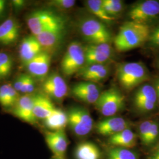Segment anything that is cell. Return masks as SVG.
<instances>
[{
	"mask_svg": "<svg viewBox=\"0 0 159 159\" xmlns=\"http://www.w3.org/2000/svg\"><path fill=\"white\" fill-rule=\"evenodd\" d=\"M108 142L114 147L130 148L136 144V136L129 128L108 138Z\"/></svg>",
	"mask_w": 159,
	"mask_h": 159,
	"instance_id": "22",
	"label": "cell"
},
{
	"mask_svg": "<svg viewBox=\"0 0 159 159\" xmlns=\"http://www.w3.org/2000/svg\"><path fill=\"white\" fill-rule=\"evenodd\" d=\"M25 1L23 0H14L12 1V4L14 9L17 10H20L23 8L25 4Z\"/></svg>",
	"mask_w": 159,
	"mask_h": 159,
	"instance_id": "36",
	"label": "cell"
},
{
	"mask_svg": "<svg viewBox=\"0 0 159 159\" xmlns=\"http://www.w3.org/2000/svg\"><path fill=\"white\" fill-rule=\"evenodd\" d=\"M75 2L74 0H52L48 2V4L59 10H67L73 8Z\"/></svg>",
	"mask_w": 159,
	"mask_h": 159,
	"instance_id": "30",
	"label": "cell"
},
{
	"mask_svg": "<svg viewBox=\"0 0 159 159\" xmlns=\"http://www.w3.org/2000/svg\"><path fill=\"white\" fill-rule=\"evenodd\" d=\"M133 105L141 114L152 112L159 106L157 93L152 83L146 82L137 88L133 96Z\"/></svg>",
	"mask_w": 159,
	"mask_h": 159,
	"instance_id": "8",
	"label": "cell"
},
{
	"mask_svg": "<svg viewBox=\"0 0 159 159\" xmlns=\"http://www.w3.org/2000/svg\"><path fill=\"white\" fill-rule=\"evenodd\" d=\"M159 16V1L144 0L138 1L131 6L128 12L130 21L147 24Z\"/></svg>",
	"mask_w": 159,
	"mask_h": 159,
	"instance_id": "7",
	"label": "cell"
},
{
	"mask_svg": "<svg viewBox=\"0 0 159 159\" xmlns=\"http://www.w3.org/2000/svg\"><path fill=\"white\" fill-rule=\"evenodd\" d=\"M0 103L5 108H11L6 89V84L0 85Z\"/></svg>",
	"mask_w": 159,
	"mask_h": 159,
	"instance_id": "34",
	"label": "cell"
},
{
	"mask_svg": "<svg viewBox=\"0 0 159 159\" xmlns=\"http://www.w3.org/2000/svg\"><path fill=\"white\" fill-rule=\"evenodd\" d=\"M60 159V158H58V157H56V159Z\"/></svg>",
	"mask_w": 159,
	"mask_h": 159,
	"instance_id": "41",
	"label": "cell"
},
{
	"mask_svg": "<svg viewBox=\"0 0 159 159\" xmlns=\"http://www.w3.org/2000/svg\"><path fill=\"white\" fill-rule=\"evenodd\" d=\"M75 155L77 159H99L100 152L94 144L84 142L77 147Z\"/></svg>",
	"mask_w": 159,
	"mask_h": 159,
	"instance_id": "25",
	"label": "cell"
},
{
	"mask_svg": "<svg viewBox=\"0 0 159 159\" xmlns=\"http://www.w3.org/2000/svg\"><path fill=\"white\" fill-rule=\"evenodd\" d=\"M7 8V2L6 1L0 0V20L2 18L6 12Z\"/></svg>",
	"mask_w": 159,
	"mask_h": 159,
	"instance_id": "38",
	"label": "cell"
},
{
	"mask_svg": "<svg viewBox=\"0 0 159 159\" xmlns=\"http://www.w3.org/2000/svg\"><path fill=\"white\" fill-rule=\"evenodd\" d=\"M43 94L57 101H61L68 93V86L63 77L57 73L48 75L41 84Z\"/></svg>",
	"mask_w": 159,
	"mask_h": 159,
	"instance_id": "10",
	"label": "cell"
},
{
	"mask_svg": "<svg viewBox=\"0 0 159 159\" xmlns=\"http://www.w3.org/2000/svg\"><path fill=\"white\" fill-rule=\"evenodd\" d=\"M35 89V82L34 79L30 75L27 74L25 81L23 86V89L20 93L24 94H33Z\"/></svg>",
	"mask_w": 159,
	"mask_h": 159,
	"instance_id": "33",
	"label": "cell"
},
{
	"mask_svg": "<svg viewBox=\"0 0 159 159\" xmlns=\"http://www.w3.org/2000/svg\"><path fill=\"white\" fill-rule=\"evenodd\" d=\"M155 66H156V67L159 70V55L157 56V57H156V58Z\"/></svg>",
	"mask_w": 159,
	"mask_h": 159,
	"instance_id": "40",
	"label": "cell"
},
{
	"mask_svg": "<svg viewBox=\"0 0 159 159\" xmlns=\"http://www.w3.org/2000/svg\"><path fill=\"white\" fill-rule=\"evenodd\" d=\"M116 78L123 90L130 91L148 82L150 79V74L143 63L125 62L117 66Z\"/></svg>",
	"mask_w": 159,
	"mask_h": 159,
	"instance_id": "2",
	"label": "cell"
},
{
	"mask_svg": "<svg viewBox=\"0 0 159 159\" xmlns=\"http://www.w3.org/2000/svg\"><path fill=\"white\" fill-rule=\"evenodd\" d=\"M85 4L89 12L105 24H111L116 20V18L109 16L106 11L102 0H88L85 1Z\"/></svg>",
	"mask_w": 159,
	"mask_h": 159,
	"instance_id": "24",
	"label": "cell"
},
{
	"mask_svg": "<svg viewBox=\"0 0 159 159\" xmlns=\"http://www.w3.org/2000/svg\"><path fill=\"white\" fill-rule=\"evenodd\" d=\"M107 159H138V157L129 148L114 147L107 151Z\"/></svg>",
	"mask_w": 159,
	"mask_h": 159,
	"instance_id": "27",
	"label": "cell"
},
{
	"mask_svg": "<svg viewBox=\"0 0 159 159\" xmlns=\"http://www.w3.org/2000/svg\"><path fill=\"white\" fill-rule=\"evenodd\" d=\"M35 97V94L34 93L24 94L20 97L15 106L12 109L13 114L27 123L35 125L37 120L33 111Z\"/></svg>",
	"mask_w": 159,
	"mask_h": 159,
	"instance_id": "13",
	"label": "cell"
},
{
	"mask_svg": "<svg viewBox=\"0 0 159 159\" xmlns=\"http://www.w3.org/2000/svg\"><path fill=\"white\" fill-rule=\"evenodd\" d=\"M26 75L27 74H22L18 75L14 83L13 87L19 93H21L23 89V86L25 81Z\"/></svg>",
	"mask_w": 159,
	"mask_h": 159,
	"instance_id": "35",
	"label": "cell"
},
{
	"mask_svg": "<svg viewBox=\"0 0 159 159\" xmlns=\"http://www.w3.org/2000/svg\"><path fill=\"white\" fill-rule=\"evenodd\" d=\"M110 68L107 64H90L85 66L77 73L83 81L98 83L108 77Z\"/></svg>",
	"mask_w": 159,
	"mask_h": 159,
	"instance_id": "20",
	"label": "cell"
},
{
	"mask_svg": "<svg viewBox=\"0 0 159 159\" xmlns=\"http://www.w3.org/2000/svg\"><path fill=\"white\" fill-rule=\"evenodd\" d=\"M43 51L36 37L32 34L25 37L21 41L19 48V56L23 64H25Z\"/></svg>",
	"mask_w": 159,
	"mask_h": 159,
	"instance_id": "19",
	"label": "cell"
},
{
	"mask_svg": "<svg viewBox=\"0 0 159 159\" xmlns=\"http://www.w3.org/2000/svg\"><path fill=\"white\" fill-rule=\"evenodd\" d=\"M80 31L89 44L109 43L111 34L106 24L97 18L84 20L80 25Z\"/></svg>",
	"mask_w": 159,
	"mask_h": 159,
	"instance_id": "5",
	"label": "cell"
},
{
	"mask_svg": "<svg viewBox=\"0 0 159 159\" xmlns=\"http://www.w3.org/2000/svg\"><path fill=\"white\" fill-rule=\"evenodd\" d=\"M60 65L65 76L77 74L85 66L84 47L79 41L71 42L68 45Z\"/></svg>",
	"mask_w": 159,
	"mask_h": 159,
	"instance_id": "3",
	"label": "cell"
},
{
	"mask_svg": "<svg viewBox=\"0 0 159 159\" xmlns=\"http://www.w3.org/2000/svg\"><path fill=\"white\" fill-rule=\"evenodd\" d=\"M154 87V89L157 93V100H158V104L159 106V76H156L152 83Z\"/></svg>",
	"mask_w": 159,
	"mask_h": 159,
	"instance_id": "37",
	"label": "cell"
},
{
	"mask_svg": "<svg viewBox=\"0 0 159 159\" xmlns=\"http://www.w3.org/2000/svg\"><path fill=\"white\" fill-rule=\"evenodd\" d=\"M152 50H159V23L151 29L148 41L145 44Z\"/></svg>",
	"mask_w": 159,
	"mask_h": 159,
	"instance_id": "29",
	"label": "cell"
},
{
	"mask_svg": "<svg viewBox=\"0 0 159 159\" xmlns=\"http://www.w3.org/2000/svg\"><path fill=\"white\" fill-rule=\"evenodd\" d=\"M85 65L106 64L112 56V48L109 43L89 44L84 47Z\"/></svg>",
	"mask_w": 159,
	"mask_h": 159,
	"instance_id": "11",
	"label": "cell"
},
{
	"mask_svg": "<svg viewBox=\"0 0 159 159\" xmlns=\"http://www.w3.org/2000/svg\"><path fill=\"white\" fill-rule=\"evenodd\" d=\"M153 120H148L143 121L139 125V135L142 141V142L144 144L148 137V132L150 129L151 125Z\"/></svg>",
	"mask_w": 159,
	"mask_h": 159,
	"instance_id": "32",
	"label": "cell"
},
{
	"mask_svg": "<svg viewBox=\"0 0 159 159\" xmlns=\"http://www.w3.org/2000/svg\"><path fill=\"white\" fill-rule=\"evenodd\" d=\"M64 26H60L44 31L35 35L43 50L51 54L55 51L63 40L64 35Z\"/></svg>",
	"mask_w": 159,
	"mask_h": 159,
	"instance_id": "15",
	"label": "cell"
},
{
	"mask_svg": "<svg viewBox=\"0 0 159 159\" xmlns=\"http://www.w3.org/2000/svg\"><path fill=\"white\" fill-rule=\"evenodd\" d=\"M27 24L32 34L37 35L49 29L64 25L63 19L48 10H37L29 15Z\"/></svg>",
	"mask_w": 159,
	"mask_h": 159,
	"instance_id": "6",
	"label": "cell"
},
{
	"mask_svg": "<svg viewBox=\"0 0 159 159\" xmlns=\"http://www.w3.org/2000/svg\"><path fill=\"white\" fill-rule=\"evenodd\" d=\"M13 66L11 56L4 52H0V80L7 79L10 76Z\"/></svg>",
	"mask_w": 159,
	"mask_h": 159,
	"instance_id": "26",
	"label": "cell"
},
{
	"mask_svg": "<svg viewBox=\"0 0 159 159\" xmlns=\"http://www.w3.org/2000/svg\"><path fill=\"white\" fill-rule=\"evenodd\" d=\"M46 142L56 157L64 159L68 146V140L64 130L47 132Z\"/></svg>",
	"mask_w": 159,
	"mask_h": 159,
	"instance_id": "18",
	"label": "cell"
},
{
	"mask_svg": "<svg viewBox=\"0 0 159 159\" xmlns=\"http://www.w3.org/2000/svg\"><path fill=\"white\" fill-rule=\"evenodd\" d=\"M129 124L125 119L120 117H109L102 120L96 125L97 132L101 136H113L128 129Z\"/></svg>",
	"mask_w": 159,
	"mask_h": 159,
	"instance_id": "16",
	"label": "cell"
},
{
	"mask_svg": "<svg viewBox=\"0 0 159 159\" xmlns=\"http://www.w3.org/2000/svg\"><path fill=\"white\" fill-rule=\"evenodd\" d=\"M151 28L150 25L131 21L124 23L116 36L114 43L119 52L130 51L145 45L148 41Z\"/></svg>",
	"mask_w": 159,
	"mask_h": 159,
	"instance_id": "1",
	"label": "cell"
},
{
	"mask_svg": "<svg viewBox=\"0 0 159 159\" xmlns=\"http://www.w3.org/2000/svg\"><path fill=\"white\" fill-rule=\"evenodd\" d=\"M56 109L49 97L44 94H35L33 111L37 119H46Z\"/></svg>",
	"mask_w": 159,
	"mask_h": 159,
	"instance_id": "21",
	"label": "cell"
},
{
	"mask_svg": "<svg viewBox=\"0 0 159 159\" xmlns=\"http://www.w3.org/2000/svg\"><path fill=\"white\" fill-rule=\"evenodd\" d=\"M148 159H159V144L149 156Z\"/></svg>",
	"mask_w": 159,
	"mask_h": 159,
	"instance_id": "39",
	"label": "cell"
},
{
	"mask_svg": "<svg viewBox=\"0 0 159 159\" xmlns=\"http://www.w3.org/2000/svg\"><path fill=\"white\" fill-rule=\"evenodd\" d=\"M125 105V96L116 87L102 92L95 103L98 111L107 117L116 115L124 108Z\"/></svg>",
	"mask_w": 159,
	"mask_h": 159,
	"instance_id": "4",
	"label": "cell"
},
{
	"mask_svg": "<svg viewBox=\"0 0 159 159\" xmlns=\"http://www.w3.org/2000/svg\"><path fill=\"white\" fill-rule=\"evenodd\" d=\"M159 136V123L157 121H153L150 129L148 132L144 145L148 146L153 143Z\"/></svg>",
	"mask_w": 159,
	"mask_h": 159,
	"instance_id": "31",
	"label": "cell"
},
{
	"mask_svg": "<svg viewBox=\"0 0 159 159\" xmlns=\"http://www.w3.org/2000/svg\"><path fill=\"white\" fill-rule=\"evenodd\" d=\"M44 120L46 127L51 131L64 130L68 125V116L62 110L56 109Z\"/></svg>",
	"mask_w": 159,
	"mask_h": 159,
	"instance_id": "23",
	"label": "cell"
},
{
	"mask_svg": "<svg viewBox=\"0 0 159 159\" xmlns=\"http://www.w3.org/2000/svg\"><path fill=\"white\" fill-rule=\"evenodd\" d=\"M103 7L109 16L116 18L123 11V2L120 0H102Z\"/></svg>",
	"mask_w": 159,
	"mask_h": 159,
	"instance_id": "28",
	"label": "cell"
},
{
	"mask_svg": "<svg viewBox=\"0 0 159 159\" xmlns=\"http://www.w3.org/2000/svg\"><path fill=\"white\" fill-rule=\"evenodd\" d=\"M20 35V26L17 20L10 17L0 24V44H14Z\"/></svg>",
	"mask_w": 159,
	"mask_h": 159,
	"instance_id": "17",
	"label": "cell"
},
{
	"mask_svg": "<svg viewBox=\"0 0 159 159\" xmlns=\"http://www.w3.org/2000/svg\"><path fill=\"white\" fill-rule=\"evenodd\" d=\"M51 59L50 53L43 51L38 56L24 65L29 75L34 79L44 80L48 73Z\"/></svg>",
	"mask_w": 159,
	"mask_h": 159,
	"instance_id": "14",
	"label": "cell"
},
{
	"mask_svg": "<svg viewBox=\"0 0 159 159\" xmlns=\"http://www.w3.org/2000/svg\"><path fill=\"white\" fill-rule=\"evenodd\" d=\"M67 114L68 125L75 135L85 136L91 132L93 127V120L87 109L74 107L70 108Z\"/></svg>",
	"mask_w": 159,
	"mask_h": 159,
	"instance_id": "9",
	"label": "cell"
},
{
	"mask_svg": "<svg viewBox=\"0 0 159 159\" xmlns=\"http://www.w3.org/2000/svg\"><path fill=\"white\" fill-rule=\"evenodd\" d=\"M71 93L76 98L87 104H95L101 94L100 87L96 83L82 81L73 85Z\"/></svg>",
	"mask_w": 159,
	"mask_h": 159,
	"instance_id": "12",
	"label": "cell"
}]
</instances>
